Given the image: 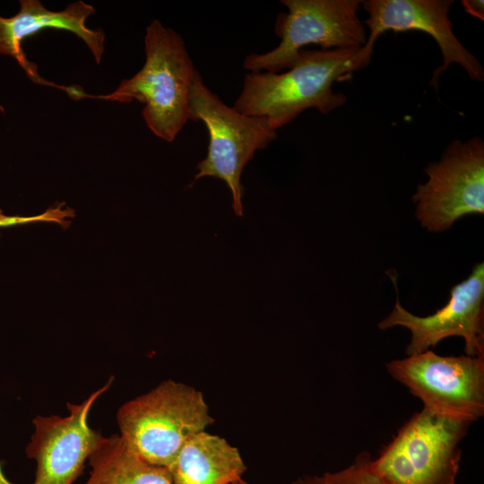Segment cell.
Returning a JSON list of instances; mask_svg holds the SVG:
<instances>
[{
	"label": "cell",
	"mask_w": 484,
	"mask_h": 484,
	"mask_svg": "<svg viewBox=\"0 0 484 484\" xmlns=\"http://www.w3.org/2000/svg\"><path fill=\"white\" fill-rule=\"evenodd\" d=\"M396 303L391 314L378 324L382 330L396 325L408 328L411 340L407 356L435 347L443 339L461 336L465 355L484 358V264L478 263L470 276L454 285L445 306L428 316H418L400 303L396 277L391 276Z\"/></svg>",
	"instance_id": "9c48e42d"
},
{
	"label": "cell",
	"mask_w": 484,
	"mask_h": 484,
	"mask_svg": "<svg viewBox=\"0 0 484 484\" xmlns=\"http://www.w3.org/2000/svg\"><path fill=\"white\" fill-rule=\"evenodd\" d=\"M453 3L452 0L362 1L368 13V18L364 22L369 30L366 45L374 47L377 38L386 30H420L435 39L443 56L442 65L434 70L430 85L437 89L440 74L452 64L462 66L471 80L482 82V65L453 31V23L448 17Z\"/></svg>",
	"instance_id": "8fae6325"
},
{
	"label": "cell",
	"mask_w": 484,
	"mask_h": 484,
	"mask_svg": "<svg viewBox=\"0 0 484 484\" xmlns=\"http://www.w3.org/2000/svg\"><path fill=\"white\" fill-rule=\"evenodd\" d=\"M190 120L203 121L209 133L207 155L197 164L193 183L205 177L223 180L232 195L234 213L242 216V172L255 151L276 139V130L264 117L247 116L226 105L198 71L191 89Z\"/></svg>",
	"instance_id": "277c9868"
},
{
	"label": "cell",
	"mask_w": 484,
	"mask_h": 484,
	"mask_svg": "<svg viewBox=\"0 0 484 484\" xmlns=\"http://www.w3.org/2000/svg\"><path fill=\"white\" fill-rule=\"evenodd\" d=\"M386 368L432 413L470 423L484 414V358L428 350L393 360Z\"/></svg>",
	"instance_id": "52a82bcc"
},
{
	"label": "cell",
	"mask_w": 484,
	"mask_h": 484,
	"mask_svg": "<svg viewBox=\"0 0 484 484\" xmlns=\"http://www.w3.org/2000/svg\"><path fill=\"white\" fill-rule=\"evenodd\" d=\"M0 484H13L11 483L7 479L6 477L4 476L3 471H2V468L0 466Z\"/></svg>",
	"instance_id": "ac0fdd59"
},
{
	"label": "cell",
	"mask_w": 484,
	"mask_h": 484,
	"mask_svg": "<svg viewBox=\"0 0 484 484\" xmlns=\"http://www.w3.org/2000/svg\"><path fill=\"white\" fill-rule=\"evenodd\" d=\"M428 180L419 185L412 201L423 228L438 232L468 214L484 213V142L455 140L440 160L430 162Z\"/></svg>",
	"instance_id": "ba28073f"
},
{
	"label": "cell",
	"mask_w": 484,
	"mask_h": 484,
	"mask_svg": "<svg viewBox=\"0 0 484 484\" xmlns=\"http://www.w3.org/2000/svg\"><path fill=\"white\" fill-rule=\"evenodd\" d=\"M373 49L366 44L330 50L303 48L283 73H246L232 107L242 114L264 117L276 131L307 108L327 114L347 101L344 94L333 91V84L367 67Z\"/></svg>",
	"instance_id": "6da1fadb"
},
{
	"label": "cell",
	"mask_w": 484,
	"mask_h": 484,
	"mask_svg": "<svg viewBox=\"0 0 484 484\" xmlns=\"http://www.w3.org/2000/svg\"><path fill=\"white\" fill-rule=\"evenodd\" d=\"M371 456L367 452L359 454L345 469L322 475L307 476L292 484H386L371 469Z\"/></svg>",
	"instance_id": "9a60e30c"
},
{
	"label": "cell",
	"mask_w": 484,
	"mask_h": 484,
	"mask_svg": "<svg viewBox=\"0 0 484 484\" xmlns=\"http://www.w3.org/2000/svg\"><path fill=\"white\" fill-rule=\"evenodd\" d=\"M112 382L113 377L80 404L68 402L66 417H35V431L26 447L27 456L37 462L32 484H72L82 473L85 460L106 438L89 427L88 415Z\"/></svg>",
	"instance_id": "30bf717a"
},
{
	"label": "cell",
	"mask_w": 484,
	"mask_h": 484,
	"mask_svg": "<svg viewBox=\"0 0 484 484\" xmlns=\"http://www.w3.org/2000/svg\"><path fill=\"white\" fill-rule=\"evenodd\" d=\"M88 459L92 470L85 484H173L166 467L140 458L120 435L106 437Z\"/></svg>",
	"instance_id": "5bb4252c"
},
{
	"label": "cell",
	"mask_w": 484,
	"mask_h": 484,
	"mask_svg": "<svg viewBox=\"0 0 484 484\" xmlns=\"http://www.w3.org/2000/svg\"><path fill=\"white\" fill-rule=\"evenodd\" d=\"M288 13L277 18L280 44L262 54H249L243 67L249 72L278 73L290 68L298 52L311 44L322 50L361 48L367 42L358 12L359 0H282Z\"/></svg>",
	"instance_id": "8992f818"
},
{
	"label": "cell",
	"mask_w": 484,
	"mask_h": 484,
	"mask_svg": "<svg viewBox=\"0 0 484 484\" xmlns=\"http://www.w3.org/2000/svg\"><path fill=\"white\" fill-rule=\"evenodd\" d=\"M470 424L423 408L371 460V469L386 484H455Z\"/></svg>",
	"instance_id": "5b68a950"
},
{
	"label": "cell",
	"mask_w": 484,
	"mask_h": 484,
	"mask_svg": "<svg viewBox=\"0 0 484 484\" xmlns=\"http://www.w3.org/2000/svg\"><path fill=\"white\" fill-rule=\"evenodd\" d=\"M233 484H249L247 482H246L244 480L242 479H239L238 480H237L235 483Z\"/></svg>",
	"instance_id": "d6986e66"
},
{
	"label": "cell",
	"mask_w": 484,
	"mask_h": 484,
	"mask_svg": "<svg viewBox=\"0 0 484 484\" xmlns=\"http://www.w3.org/2000/svg\"><path fill=\"white\" fill-rule=\"evenodd\" d=\"M74 216L73 211L69 208H63L61 205L48 209L47 212L35 216H5L0 220V227H9L18 224H24L38 221H54L62 224L67 219Z\"/></svg>",
	"instance_id": "2e32d148"
},
{
	"label": "cell",
	"mask_w": 484,
	"mask_h": 484,
	"mask_svg": "<svg viewBox=\"0 0 484 484\" xmlns=\"http://www.w3.org/2000/svg\"><path fill=\"white\" fill-rule=\"evenodd\" d=\"M144 44L143 66L133 77L123 80L113 92L92 96L76 88L73 99L144 103L143 117L147 126L170 143L190 120V95L197 70L181 36L158 20L146 28Z\"/></svg>",
	"instance_id": "7a4b0ae2"
},
{
	"label": "cell",
	"mask_w": 484,
	"mask_h": 484,
	"mask_svg": "<svg viewBox=\"0 0 484 484\" xmlns=\"http://www.w3.org/2000/svg\"><path fill=\"white\" fill-rule=\"evenodd\" d=\"M120 436L150 464L168 467L182 445L213 423L201 392L167 380L117 411Z\"/></svg>",
	"instance_id": "3957f363"
},
{
	"label": "cell",
	"mask_w": 484,
	"mask_h": 484,
	"mask_svg": "<svg viewBox=\"0 0 484 484\" xmlns=\"http://www.w3.org/2000/svg\"><path fill=\"white\" fill-rule=\"evenodd\" d=\"M20 11L13 16H0V55L14 57L28 76L37 83L51 85L39 75L37 66L30 63L22 49V42L38 31L54 28L65 30L78 36L87 45L97 64L105 50V33L102 30H91L86 19L95 13L92 5L83 1L71 3L63 11H50L38 0H21Z\"/></svg>",
	"instance_id": "7c38bea8"
},
{
	"label": "cell",
	"mask_w": 484,
	"mask_h": 484,
	"mask_svg": "<svg viewBox=\"0 0 484 484\" xmlns=\"http://www.w3.org/2000/svg\"><path fill=\"white\" fill-rule=\"evenodd\" d=\"M167 469L173 484H233L246 467L236 447L203 430L182 445Z\"/></svg>",
	"instance_id": "4fadbf2b"
},
{
	"label": "cell",
	"mask_w": 484,
	"mask_h": 484,
	"mask_svg": "<svg viewBox=\"0 0 484 484\" xmlns=\"http://www.w3.org/2000/svg\"><path fill=\"white\" fill-rule=\"evenodd\" d=\"M462 3L466 13L481 21L484 20V2L482 0H463Z\"/></svg>",
	"instance_id": "e0dca14e"
},
{
	"label": "cell",
	"mask_w": 484,
	"mask_h": 484,
	"mask_svg": "<svg viewBox=\"0 0 484 484\" xmlns=\"http://www.w3.org/2000/svg\"><path fill=\"white\" fill-rule=\"evenodd\" d=\"M6 215L3 213V212L0 210V220L4 219Z\"/></svg>",
	"instance_id": "ffe728a7"
}]
</instances>
